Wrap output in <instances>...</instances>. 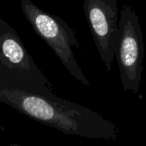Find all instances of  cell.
I'll return each mask as SVG.
<instances>
[{"label": "cell", "instance_id": "cell-4", "mask_svg": "<svg viewBox=\"0 0 146 146\" xmlns=\"http://www.w3.org/2000/svg\"><path fill=\"white\" fill-rule=\"evenodd\" d=\"M83 6L99 55L110 71L120 31L118 0H83Z\"/></svg>", "mask_w": 146, "mask_h": 146}, {"label": "cell", "instance_id": "cell-3", "mask_svg": "<svg viewBox=\"0 0 146 146\" xmlns=\"http://www.w3.org/2000/svg\"><path fill=\"white\" fill-rule=\"evenodd\" d=\"M145 45L139 18L135 10L124 4L120 13V31L115 56L125 90L137 92L139 86Z\"/></svg>", "mask_w": 146, "mask_h": 146}, {"label": "cell", "instance_id": "cell-1", "mask_svg": "<svg viewBox=\"0 0 146 146\" xmlns=\"http://www.w3.org/2000/svg\"><path fill=\"white\" fill-rule=\"evenodd\" d=\"M0 80L11 86L51 92V84L15 29L0 16Z\"/></svg>", "mask_w": 146, "mask_h": 146}, {"label": "cell", "instance_id": "cell-2", "mask_svg": "<svg viewBox=\"0 0 146 146\" xmlns=\"http://www.w3.org/2000/svg\"><path fill=\"white\" fill-rule=\"evenodd\" d=\"M21 9L34 31L54 51L63 65L77 80L89 85L72 51V47H79L74 31L61 18L49 14L35 5L31 0H21Z\"/></svg>", "mask_w": 146, "mask_h": 146}]
</instances>
